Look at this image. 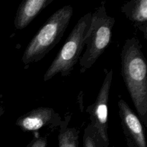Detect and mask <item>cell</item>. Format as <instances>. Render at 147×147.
I'll return each mask as SVG.
<instances>
[{"mask_svg": "<svg viewBox=\"0 0 147 147\" xmlns=\"http://www.w3.org/2000/svg\"><path fill=\"white\" fill-rule=\"evenodd\" d=\"M54 0H24L19 5L14 20L17 30H23Z\"/></svg>", "mask_w": 147, "mask_h": 147, "instance_id": "obj_8", "label": "cell"}, {"mask_svg": "<svg viewBox=\"0 0 147 147\" xmlns=\"http://www.w3.org/2000/svg\"><path fill=\"white\" fill-rule=\"evenodd\" d=\"M83 142V147H98L96 139H95L93 131L89 125L85 129Z\"/></svg>", "mask_w": 147, "mask_h": 147, "instance_id": "obj_11", "label": "cell"}, {"mask_svg": "<svg viewBox=\"0 0 147 147\" xmlns=\"http://www.w3.org/2000/svg\"><path fill=\"white\" fill-rule=\"evenodd\" d=\"M121 76L137 116L147 126V65L139 39L126 40L121 53Z\"/></svg>", "mask_w": 147, "mask_h": 147, "instance_id": "obj_1", "label": "cell"}, {"mask_svg": "<svg viewBox=\"0 0 147 147\" xmlns=\"http://www.w3.org/2000/svg\"><path fill=\"white\" fill-rule=\"evenodd\" d=\"M62 119L52 108L39 107L20 116L15 125L25 132H35L45 127L60 126Z\"/></svg>", "mask_w": 147, "mask_h": 147, "instance_id": "obj_7", "label": "cell"}, {"mask_svg": "<svg viewBox=\"0 0 147 147\" xmlns=\"http://www.w3.org/2000/svg\"><path fill=\"white\" fill-rule=\"evenodd\" d=\"M121 10L147 40V0H131L123 4Z\"/></svg>", "mask_w": 147, "mask_h": 147, "instance_id": "obj_9", "label": "cell"}, {"mask_svg": "<svg viewBox=\"0 0 147 147\" xmlns=\"http://www.w3.org/2000/svg\"><path fill=\"white\" fill-rule=\"evenodd\" d=\"M71 116L67 115L60 125L58 134V147H78L79 131L76 128L69 127Z\"/></svg>", "mask_w": 147, "mask_h": 147, "instance_id": "obj_10", "label": "cell"}, {"mask_svg": "<svg viewBox=\"0 0 147 147\" xmlns=\"http://www.w3.org/2000/svg\"><path fill=\"white\" fill-rule=\"evenodd\" d=\"M114 24V17L108 14L104 4L92 13L91 22L85 39L86 48L78 62L80 73L90 69L104 53L111 41Z\"/></svg>", "mask_w": 147, "mask_h": 147, "instance_id": "obj_3", "label": "cell"}, {"mask_svg": "<svg viewBox=\"0 0 147 147\" xmlns=\"http://www.w3.org/2000/svg\"><path fill=\"white\" fill-rule=\"evenodd\" d=\"M91 19L92 13L88 12L78 21L58 54L45 73V81H48L57 74L63 77L70 74L80 60Z\"/></svg>", "mask_w": 147, "mask_h": 147, "instance_id": "obj_4", "label": "cell"}, {"mask_svg": "<svg viewBox=\"0 0 147 147\" xmlns=\"http://www.w3.org/2000/svg\"><path fill=\"white\" fill-rule=\"evenodd\" d=\"M47 138L37 135L28 144L27 147H47Z\"/></svg>", "mask_w": 147, "mask_h": 147, "instance_id": "obj_12", "label": "cell"}, {"mask_svg": "<svg viewBox=\"0 0 147 147\" xmlns=\"http://www.w3.org/2000/svg\"><path fill=\"white\" fill-rule=\"evenodd\" d=\"M113 74V69L106 73L96 101L86 109L90 119L88 125L93 131L98 147H109L110 144L108 134L109 100Z\"/></svg>", "mask_w": 147, "mask_h": 147, "instance_id": "obj_5", "label": "cell"}, {"mask_svg": "<svg viewBox=\"0 0 147 147\" xmlns=\"http://www.w3.org/2000/svg\"><path fill=\"white\" fill-rule=\"evenodd\" d=\"M4 109L2 107V106H0V119H1V116L4 114Z\"/></svg>", "mask_w": 147, "mask_h": 147, "instance_id": "obj_13", "label": "cell"}, {"mask_svg": "<svg viewBox=\"0 0 147 147\" xmlns=\"http://www.w3.org/2000/svg\"><path fill=\"white\" fill-rule=\"evenodd\" d=\"M121 123L129 147H147L144 129L137 114L121 99L118 103Z\"/></svg>", "mask_w": 147, "mask_h": 147, "instance_id": "obj_6", "label": "cell"}, {"mask_svg": "<svg viewBox=\"0 0 147 147\" xmlns=\"http://www.w3.org/2000/svg\"><path fill=\"white\" fill-rule=\"evenodd\" d=\"M73 14L70 5H65L53 13L27 46L22 57L25 66L44 58L60 41Z\"/></svg>", "mask_w": 147, "mask_h": 147, "instance_id": "obj_2", "label": "cell"}]
</instances>
